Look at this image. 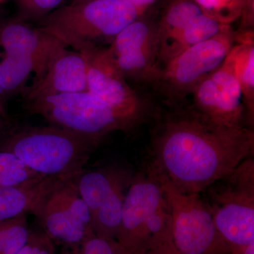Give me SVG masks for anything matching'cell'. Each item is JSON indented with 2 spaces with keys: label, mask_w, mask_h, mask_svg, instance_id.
I'll list each match as a JSON object with an SVG mask.
<instances>
[{
  "label": "cell",
  "mask_w": 254,
  "mask_h": 254,
  "mask_svg": "<svg viewBox=\"0 0 254 254\" xmlns=\"http://www.w3.org/2000/svg\"><path fill=\"white\" fill-rule=\"evenodd\" d=\"M155 130L150 167L183 193H201L254 151L253 129L214 123L193 108L170 112Z\"/></svg>",
  "instance_id": "cell-1"
},
{
  "label": "cell",
  "mask_w": 254,
  "mask_h": 254,
  "mask_svg": "<svg viewBox=\"0 0 254 254\" xmlns=\"http://www.w3.org/2000/svg\"><path fill=\"white\" fill-rule=\"evenodd\" d=\"M99 142L62 127L14 126L0 136V151L18 157L46 177L73 180L83 171Z\"/></svg>",
  "instance_id": "cell-2"
},
{
  "label": "cell",
  "mask_w": 254,
  "mask_h": 254,
  "mask_svg": "<svg viewBox=\"0 0 254 254\" xmlns=\"http://www.w3.org/2000/svg\"><path fill=\"white\" fill-rule=\"evenodd\" d=\"M171 209L161 184L150 168L135 174L124 201L117 241L129 254L173 242Z\"/></svg>",
  "instance_id": "cell-3"
},
{
  "label": "cell",
  "mask_w": 254,
  "mask_h": 254,
  "mask_svg": "<svg viewBox=\"0 0 254 254\" xmlns=\"http://www.w3.org/2000/svg\"><path fill=\"white\" fill-rule=\"evenodd\" d=\"M142 15L128 0H91L60 6L45 18L39 28L80 51L97 46L98 42L113 43Z\"/></svg>",
  "instance_id": "cell-4"
},
{
  "label": "cell",
  "mask_w": 254,
  "mask_h": 254,
  "mask_svg": "<svg viewBox=\"0 0 254 254\" xmlns=\"http://www.w3.org/2000/svg\"><path fill=\"white\" fill-rule=\"evenodd\" d=\"M28 108L52 125L99 143L108 133L129 131L151 119L117 109L88 91L36 98L28 101Z\"/></svg>",
  "instance_id": "cell-5"
},
{
  "label": "cell",
  "mask_w": 254,
  "mask_h": 254,
  "mask_svg": "<svg viewBox=\"0 0 254 254\" xmlns=\"http://www.w3.org/2000/svg\"><path fill=\"white\" fill-rule=\"evenodd\" d=\"M201 193L215 226L229 246L254 243L253 158L245 159Z\"/></svg>",
  "instance_id": "cell-6"
},
{
  "label": "cell",
  "mask_w": 254,
  "mask_h": 254,
  "mask_svg": "<svg viewBox=\"0 0 254 254\" xmlns=\"http://www.w3.org/2000/svg\"><path fill=\"white\" fill-rule=\"evenodd\" d=\"M151 168L171 209L173 242L177 250L182 254H230V246L215 226L200 193L180 191L166 177Z\"/></svg>",
  "instance_id": "cell-7"
},
{
  "label": "cell",
  "mask_w": 254,
  "mask_h": 254,
  "mask_svg": "<svg viewBox=\"0 0 254 254\" xmlns=\"http://www.w3.org/2000/svg\"><path fill=\"white\" fill-rule=\"evenodd\" d=\"M231 31L190 47L165 63L155 83L168 99L176 101L191 94L195 87L220 66L234 47Z\"/></svg>",
  "instance_id": "cell-8"
},
{
  "label": "cell",
  "mask_w": 254,
  "mask_h": 254,
  "mask_svg": "<svg viewBox=\"0 0 254 254\" xmlns=\"http://www.w3.org/2000/svg\"><path fill=\"white\" fill-rule=\"evenodd\" d=\"M192 108L210 120L227 126H245V106L242 88L234 68L232 51L191 93Z\"/></svg>",
  "instance_id": "cell-9"
},
{
  "label": "cell",
  "mask_w": 254,
  "mask_h": 254,
  "mask_svg": "<svg viewBox=\"0 0 254 254\" xmlns=\"http://www.w3.org/2000/svg\"><path fill=\"white\" fill-rule=\"evenodd\" d=\"M108 50L125 78L154 82L158 76V24L150 20L137 18L118 33Z\"/></svg>",
  "instance_id": "cell-10"
},
{
  "label": "cell",
  "mask_w": 254,
  "mask_h": 254,
  "mask_svg": "<svg viewBox=\"0 0 254 254\" xmlns=\"http://www.w3.org/2000/svg\"><path fill=\"white\" fill-rule=\"evenodd\" d=\"M48 236L70 245H81L93 233L89 209L73 180L60 184L47 197L37 214Z\"/></svg>",
  "instance_id": "cell-11"
},
{
  "label": "cell",
  "mask_w": 254,
  "mask_h": 254,
  "mask_svg": "<svg viewBox=\"0 0 254 254\" xmlns=\"http://www.w3.org/2000/svg\"><path fill=\"white\" fill-rule=\"evenodd\" d=\"M78 52L86 60L88 92L117 109L154 116L151 106L127 83L108 49L90 46Z\"/></svg>",
  "instance_id": "cell-12"
},
{
  "label": "cell",
  "mask_w": 254,
  "mask_h": 254,
  "mask_svg": "<svg viewBox=\"0 0 254 254\" xmlns=\"http://www.w3.org/2000/svg\"><path fill=\"white\" fill-rule=\"evenodd\" d=\"M61 48L50 60L39 81L27 90L28 101L49 95L88 91L87 63L80 52Z\"/></svg>",
  "instance_id": "cell-13"
},
{
  "label": "cell",
  "mask_w": 254,
  "mask_h": 254,
  "mask_svg": "<svg viewBox=\"0 0 254 254\" xmlns=\"http://www.w3.org/2000/svg\"><path fill=\"white\" fill-rule=\"evenodd\" d=\"M0 46L4 54L23 57L36 63L38 72L33 83L43 77L54 55L66 47L59 39L40 28H31L18 21L0 26Z\"/></svg>",
  "instance_id": "cell-14"
},
{
  "label": "cell",
  "mask_w": 254,
  "mask_h": 254,
  "mask_svg": "<svg viewBox=\"0 0 254 254\" xmlns=\"http://www.w3.org/2000/svg\"><path fill=\"white\" fill-rule=\"evenodd\" d=\"M66 180L41 176L11 187H0V220L32 213L37 215L48 195Z\"/></svg>",
  "instance_id": "cell-15"
},
{
  "label": "cell",
  "mask_w": 254,
  "mask_h": 254,
  "mask_svg": "<svg viewBox=\"0 0 254 254\" xmlns=\"http://www.w3.org/2000/svg\"><path fill=\"white\" fill-rule=\"evenodd\" d=\"M131 170L120 167H108L92 171H83L75 177L78 193L91 215L100 208L120 182L133 176Z\"/></svg>",
  "instance_id": "cell-16"
},
{
  "label": "cell",
  "mask_w": 254,
  "mask_h": 254,
  "mask_svg": "<svg viewBox=\"0 0 254 254\" xmlns=\"http://www.w3.org/2000/svg\"><path fill=\"white\" fill-rule=\"evenodd\" d=\"M230 30L228 24L203 13L175 36L164 42L159 47L158 57L165 63L190 47Z\"/></svg>",
  "instance_id": "cell-17"
},
{
  "label": "cell",
  "mask_w": 254,
  "mask_h": 254,
  "mask_svg": "<svg viewBox=\"0 0 254 254\" xmlns=\"http://www.w3.org/2000/svg\"><path fill=\"white\" fill-rule=\"evenodd\" d=\"M133 177L134 175L120 182L91 215L92 230L97 237L105 240H117L125 195Z\"/></svg>",
  "instance_id": "cell-18"
},
{
  "label": "cell",
  "mask_w": 254,
  "mask_h": 254,
  "mask_svg": "<svg viewBox=\"0 0 254 254\" xmlns=\"http://www.w3.org/2000/svg\"><path fill=\"white\" fill-rule=\"evenodd\" d=\"M241 42L234 46V68L245 99L250 122L254 113V43L253 32L245 31Z\"/></svg>",
  "instance_id": "cell-19"
},
{
  "label": "cell",
  "mask_w": 254,
  "mask_h": 254,
  "mask_svg": "<svg viewBox=\"0 0 254 254\" xmlns=\"http://www.w3.org/2000/svg\"><path fill=\"white\" fill-rule=\"evenodd\" d=\"M203 13V9L194 0L173 1L158 24L159 47Z\"/></svg>",
  "instance_id": "cell-20"
},
{
  "label": "cell",
  "mask_w": 254,
  "mask_h": 254,
  "mask_svg": "<svg viewBox=\"0 0 254 254\" xmlns=\"http://www.w3.org/2000/svg\"><path fill=\"white\" fill-rule=\"evenodd\" d=\"M32 72H38L36 63L17 55L4 54L0 62V79L6 96L22 89Z\"/></svg>",
  "instance_id": "cell-21"
},
{
  "label": "cell",
  "mask_w": 254,
  "mask_h": 254,
  "mask_svg": "<svg viewBox=\"0 0 254 254\" xmlns=\"http://www.w3.org/2000/svg\"><path fill=\"white\" fill-rule=\"evenodd\" d=\"M41 176L13 153L0 151V187L16 186Z\"/></svg>",
  "instance_id": "cell-22"
},
{
  "label": "cell",
  "mask_w": 254,
  "mask_h": 254,
  "mask_svg": "<svg viewBox=\"0 0 254 254\" xmlns=\"http://www.w3.org/2000/svg\"><path fill=\"white\" fill-rule=\"evenodd\" d=\"M205 14L227 24L242 14V0H194Z\"/></svg>",
  "instance_id": "cell-23"
},
{
  "label": "cell",
  "mask_w": 254,
  "mask_h": 254,
  "mask_svg": "<svg viewBox=\"0 0 254 254\" xmlns=\"http://www.w3.org/2000/svg\"><path fill=\"white\" fill-rule=\"evenodd\" d=\"M81 254H129L116 240H105L90 234L81 243Z\"/></svg>",
  "instance_id": "cell-24"
},
{
  "label": "cell",
  "mask_w": 254,
  "mask_h": 254,
  "mask_svg": "<svg viewBox=\"0 0 254 254\" xmlns=\"http://www.w3.org/2000/svg\"><path fill=\"white\" fill-rule=\"evenodd\" d=\"M64 1L65 0H18L23 13L29 17L44 16Z\"/></svg>",
  "instance_id": "cell-25"
},
{
  "label": "cell",
  "mask_w": 254,
  "mask_h": 254,
  "mask_svg": "<svg viewBox=\"0 0 254 254\" xmlns=\"http://www.w3.org/2000/svg\"><path fill=\"white\" fill-rule=\"evenodd\" d=\"M49 242L47 235L31 233L26 245L16 254H37Z\"/></svg>",
  "instance_id": "cell-26"
},
{
  "label": "cell",
  "mask_w": 254,
  "mask_h": 254,
  "mask_svg": "<svg viewBox=\"0 0 254 254\" xmlns=\"http://www.w3.org/2000/svg\"><path fill=\"white\" fill-rule=\"evenodd\" d=\"M133 254H182L177 250L173 242L170 243L165 244V245L160 246L153 250L147 251V252H141V253H136Z\"/></svg>",
  "instance_id": "cell-27"
},
{
  "label": "cell",
  "mask_w": 254,
  "mask_h": 254,
  "mask_svg": "<svg viewBox=\"0 0 254 254\" xmlns=\"http://www.w3.org/2000/svg\"><path fill=\"white\" fill-rule=\"evenodd\" d=\"M230 254H254V243L247 246H230Z\"/></svg>",
  "instance_id": "cell-28"
},
{
  "label": "cell",
  "mask_w": 254,
  "mask_h": 254,
  "mask_svg": "<svg viewBox=\"0 0 254 254\" xmlns=\"http://www.w3.org/2000/svg\"><path fill=\"white\" fill-rule=\"evenodd\" d=\"M14 126V124L6 114L0 111V136Z\"/></svg>",
  "instance_id": "cell-29"
},
{
  "label": "cell",
  "mask_w": 254,
  "mask_h": 254,
  "mask_svg": "<svg viewBox=\"0 0 254 254\" xmlns=\"http://www.w3.org/2000/svg\"><path fill=\"white\" fill-rule=\"evenodd\" d=\"M128 1L131 3L143 14L145 9L150 5L154 3L156 0H128Z\"/></svg>",
  "instance_id": "cell-30"
},
{
  "label": "cell",
  "mask_w": 254,
  "mask_h": 254,
  "mask_svg": "<svg viewBox=\"0 0 254 254\" xmlns=\"http://www.w3.org/2000/svg\"><path fill=\"white\" fill-rule=\"evenodd\" d=\"M6 93H5L2 85H1V79H0V111L2 113H6L4 108V101L6 98Z\"/></svg>",
  "instance_id": "cell-31"
},
{
  "label": "cell",
  "mask_w": 254,
  "mask_h": 254,
  "mask_svg": "<svg viewBox=\"0 0 254 254\" xmlns=\"http://www.w3.org/2000/svg\"><path fill=\"white\" fill-rule=\"evenodd\" d=\"M89 1H91V0H72L71 4H81V3H84Z\"/></svg>",
  "instance_id": "cell-32"
},
{
  "label": "cell",
  "mask_w": 254,
  "mask_h": 254,
  "mask_svg": "<svg viewBox=\"0 0 254 254\" xmlns=\"http://www.w3.org/2000/svg\"><path fill=\"white\" fill-rule=\"evenodd\" d=\"M2 1V0H0V1Z\"/></svg>",
  "instance_id": "cell-33"
}]
</instances>
